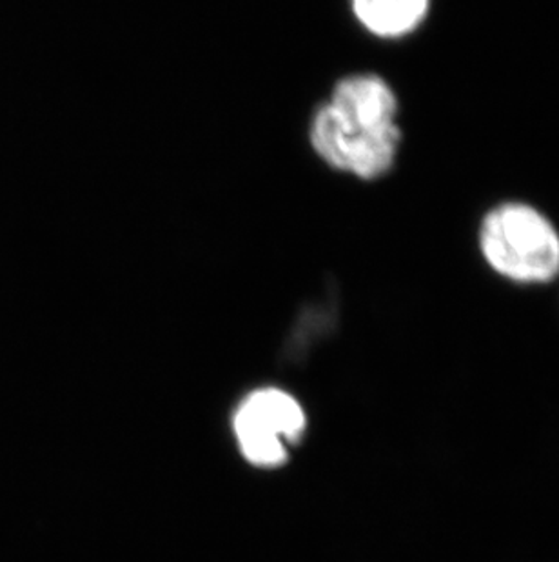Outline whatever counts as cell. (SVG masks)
I'll return each instance as SVG.
<instances>
[{
  "instance_id": "obj_1",
  "label": "cell",
  "mask_w": 559,
  "mask_h": 562,
  "mask_svg": "<svg viewBox=\"0 0 559 562\" xmlns=\"http://www.w3.org/2000/svg\"><path fill=\"white\" fill-rule=\"evenodd\" d=\"M476 250L487 270L522 288L559 281V224L525 199H502L478 218Z\"/></svg>"
},
{
  "instance_id": "obj_2",
  "label": "cell",
  "mask_w": 559,
  "mask_h": 562,
  "mask_svg": "<svg viewBox=\"0 0 559 562\" xmlns=\"http://www.w3.org/2000/svg\"><path fill=\"white\" fill-rule=\"evenodd\" d=\"M309 140L318 157L333 170L360 181H380L395 170L403 146V130L354 132L338 123L329 108L322 104L312 117Z\"/></svg>"
},
{
  "instance_id": "obj_3",
  "label": "cell",
  "mask_w": 559,
  "mask_h": 562,
  "mask_svg": "<svg viewBox=\"0 0 559 562\" xmlns=\"http://www.w3.org/2000/svg\"><path fill=\"white\" fill-rule=\"evenodd\" d=\"M306 415L296 398L282 390L251 393L235 415V434L248 461L256 467H278L287 445L304 434Z\"/></svg>"
},
{
  "instance_id": "obj_4",
  "label": "cell",
  "mask_w": 559,
  "mask_h": 562,
  "mask_svg": "<svg viewBox=\"0 0 559 562\" xmlns=\"http://www.w3.org/2000/svg\"><path fill=\"white\" fill-rule=\"evenodd\" d=\"M326 106L338 123L354 132L378 133L401 127L400 99L395 86L373 71L338 80Z\"/></svg>"
},
{
  "instance_id": "obj_5",
  "label": "cell",
  "mask_w": 559,
  "mask_h": 562,
  "mask_svg": "<svg viewBox=\"0 0 559 562\" xmlns=\"http://www.w3.org/2000/svg\"><path fill=\"white\" fill-rule=\"evenodd\" d=\"M434 0H351V11L370 37L387 43L417 35L433 13Z\"/></svg>"
}]
</instances>
